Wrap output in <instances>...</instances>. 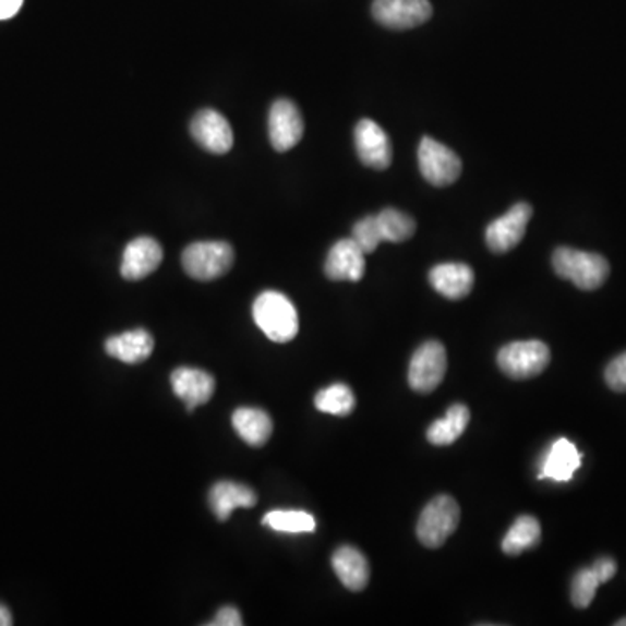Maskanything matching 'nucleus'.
Returning a JSON list of instances; mask_svg holds the SVG:
<instances>
[{
    "instance_id": "nucleus-26",
    "label": "nucleus",
    "mask_w": 626,
    "mask_h": 626,
    "mask_svg": "<svg viewBox=\"0 0 626 626\" xmlns=\"http://www.w3.org/2000/svg\"><path fill=\"white\" fill-rule=\"evenodd\" d=\"M263 526L274 529L277 532H289V534H300V532L315 531V519L309 511L303 510H274L263 517Z\"/></svg>"
},
{
    "instance_id": "nucleus-10",
    "label": "nucleus",
    "mask_w": 626,
    "mask_h": 626,
    "mask_svg": "<svg viewBox=\"0 0 626 626\" xmlns=\"http://www.w3.org/2000/svg\"><path fill=\"white\" fill-rule=\"evenodd\" d=\"M303 131L305 125L297 105L289 99H277L268 117V134L275 151L288 152L294 148L303 137Z\"/></svg>"
},
{
    "instance_id": "nucleus-14",
    "label": "nucleus",
    "mask_w": 626,
    "mask_h": 626,
    "mask_svg": "<svg viewBox=\"0 0 626 626\" xmlns=\"http://www.w3.org/2000/svg\"><path fill=\"white\" fill-rule=\"evenodd\" d=\"M324 272L330 280L359 282L365 274V253L353 239H341L330 248Z\"/></svg>"
},
{
    "instance_id": "nucleus-13",
    "label": "nucleus",
    "mask_w": 626,
    "mask_h": 626,
    "mask_svg": "<svg viewBox=\"0 0 626 626\" xmlns=\"http://www.w3.org/2000/svg\"><path fill=\"white\" fill-rule=\"evenodd\" d=\"M162 248L151 237H137L122 254L121 275L128 280H142L162 263Z\"/></svg>"
},
{
    "instance_id": "nucleus-6",
    "label": "nucleus",
    "mask_w": 626,
    "mask_h": 626,
    "mask_svg": "<svg viewBox=\"0 0 626 626\" xmlns=\"http://www.w3.org/2000/svg\"><path fill=\"white\" fill-rule=\"evenodd\" d=\"M420 171L430 185L449 186L461 177V160L449 146L425 136L418 148Z\"/></svg>"
},
{
    "instance_id": "nucleus-4",
    "label": "nucleus",
    "mask_w": 626,
    "mask_h": 626,
    "mask_svg": "<svg viewBox=\"0 0 626 626\" xmlns=\"http://www.w3.org/2000/svg\"><path fill=\"white\" fill-rule=\"evenodd\" d=\"M236 253L227 242H193L183 251L181 263L195 280H215L232 268Z\"/></svg>"
},
{
    "instance_id": "nucleus-20",
    "label": "nucleus",
    "mask_w": 626,
    "mask_h": 626,
    "mask_svg": "<svg viewBox=\"0 0 626 626\" xmlns=\"http://www.w3.org/2000/svg\"><path fill=\"white\" fill-rule=\"evenodd\" d=\"M154 336L146 329H133L107 339L105 350L108 356L124 364H140L154 352Z\"/></svg>"
},
{
    "instance_id": "nucleus-11",
    "label": "nucleus",
    "mask_w": 626,
    "mask_h": 626,
    "mask_svg": "<svg viewBox=\"0 0 626 626\" xmlns=\"http://www.w3.org/2000/svg\"><path fill=\"white\" fill-rule=\"evenodd\" d=\"M356 148L359 159L368 168L383 171L390 168L392 143L382 125L370 119H362L356 128Z\"/></svg>"
},
{
    "instance_id": "nucleus-30",
    "label": "nucleus",
    "mask_w": 626,
    "mask_h": 626,
    "mask_svg": "<svg viewBox=\"0 0 626 626\" xmlns=\"http://www.w3.org/2000/svg\"><path fill=\"white\" fill-rule=\"evenodd\" d=\"M241 613L233 605H225L216 613L215 619L209 623V626H241Z\"/></svg>"
},
{
    "instance_id": "nucleus-17",
    "label": "nucleus",
    "mask_w": 626,
    "mask_h": 626,
    "mask_svg": "<svg viewBox=\"0 0 626 626\" xmlns=\"http://www.w3.org/2000/svg\"><path fill=\"white\" fill-rule=\"evenodd\" d=\"M581 467V453L567 438H557L540 465V479L555 482H569Z\"/></svg>"
},
{
    "instance_id": "nucleus-1",
    "label": "nucleus",
    "mask_w": 626,
    "mask_h": 626,
    "mask_svg": "<svg viewBox=\"0 0 626 626\" xmlns=\"http://www.w3.org/2000/svg\"><path fill=\"white\" fill-rule=\"evenodd\" d=\"M253 318L266 338L275 344H288L297 338L300 318L297 309L282 292L265 291L256 298L253 305Z\"/></svg>"
},
{
    "instance_id": "nucleus-34",
    "label": "nucleus",
    "mask_w": 626,
    "mask_h": 626,
    "mask_svg": "<svg viewBox=\"0 0 626 626\" xmlns=\"http://www.w3.org/2000/svg\"><path fill=\"white\" fill-rule=\"evenodd\" d=\"M616 626H626V618L619 619V622H616Z\"/></svg>"
},
{
    "instance_id": "nucleus-18",
    "label": "nucleus",
    "mask_w": 626,
    "mask_h": 626,
    "mask_svg": "<svg viewBox=\"0 0 626 626\" xmlns=\"http://www.w3.org/2000/svg\"><path fill=\"white\" fill-rule=\"evenodd\" d=\"M330 563L339 581L350 592H362L370 583V564L361 550L348 545L339 546Z\"/></svg>"
},
{
    "instance_id": "nucleus-24",
    "label": "nucleus",
    "mask_w": 626,
    "mask_h": 626,
    "mask_svg": "<svg viewBox=\"0 0 626 626\" xmlns=\"http://www.w3.org/2000/svg\"><path fill=\"white\" fill-rule=\"evenodd\" d=\"M376 219L383 242L399 244V242L409 241L417 232L414 219L402 213V210L394 209V207H388V209L377 213Z\"/></svg>"
},
{
    "instance_id": "nucleus-2",
    "label": "nucleus",
    "mask_w": 626,
    "mask_h": 626,
    "mask_svg": "<svg viewBox=\"0 0 626 626\" xmlns=\"http://www.w3.org/2000/svg\"><path fill=\"white\" fill-rule=\"evenodd\" d=\"M552 265L561 279L570 280L583 291H595L610 277V263L604 256L573 248L555 250Z\"/></svg>"
},
{
    "instance_id": "nucleus-19",
    "label": "nucleus",
    "mask_w": 626,
    "mask_h": 626,
    "mask_svg": "<svg viewBox=\"0 0 626 626\" xmlns=\"http://www.w3.org/2000/svg\"><path fill=\"white\" fill-rule=\"evenodd\" d=\"M257 496L251 487L232 481L216 482L209 491V505L218 520L225 522L237 508H253Z\"/></svg>"
},
{
    "instance_id": "nucleus-25",
    "label": "nucleus",
    "mask_w": 626,
    "mask_h": 626,
    "mask_svg": "<svg viewBox=\"0 0 626 626\" xmlns=\"http://www.w3.org/2000/svg\"><path fill=\"white\" fill-rule=\"evenodd\" d=\"M315 408L326 414L348 417L356 409V395L350 390V386L335 383L315 395Z\"/></svg>"
},
{
    "instance_id": "nucleus-22",
    "label": "nucleus",
    "mask_w": 626,
    "mask_h": 626,
    "mask_svg": "<svg viewBox=\"0 0 626 626\" xmlns=\"http://www.w3.org/2000/svg\"><path fill=\"white\" fill-rule=\"evenodd\" d=\"M468 423H470V409L464 404H455L447 409L446 417L429 426L426 438L434 446H450L464 435Z\"/></svg>"
},
{
    "instance_id": "nucleus-27",
    "label": "nucleus",
    "mask_w": 626,
    "mask_h": 626,
    "mask_svg": "<svg viewBox=\"0 0 626 626\" xmlns=\"http://www.w3.org/2000/svg\"><path fill=\"white\" fill-rule=\"evenodd\" d=\"M601 579L592 567H583L576 573L570 583V601L578 610H587L595 599L597 588L601 587Z\"/></svg>"
},
{
    "instance_id": "nucleus-5",
    "label": "nucleus",
    "mask_w": 626,
    "mask_h": 626,
    "mask_svg": "<svg viewBox=\"0 0 626 626\" xmlns=\"http://www.w3.org/2000/svg\"><path fill=\"white\" fill-rule=\"evenodd\" d=\"M550 348L540 339L514 341L498 352L499 370L511 380H529L549 368Z\"/></svg>"
},
{
    "instance_id": "nucleus-8",
    "label": "nucleus",
    "mask_w": 626,
    "mask_h": 626,
    "mask_svg": "<svg viewBox=\"0 0 626 626\" xmlns=\"http://www.w3.org/2000/svg\"><path fill=\"white\" fill-rule=\"evenodd\" d=\"M532 218V207L528 202H519L505 215L494 219L485 228V242L493 253H508L522 241Z\"/></svg>"
},
{
    "instance_id": "nucleus-9",
    "label": "nucleus",
    "mask_w": 626,
    "mask_h": 626,
    "mask_svg": "<svg viewBox=\"0 0 626 626\" xmlns=\"http://www.w3.org/2000/svg\"><path fill=\"white\" fill-rule=\"evenodd\" d=\"M434 9L429 0H374L373 16L380 25L392 31H409L423 25Z\"/></svg>"
},
{
    "instance_id": "nucleus-31",
    "label": "nucleus",
    "mask_w": 626,
    "mask_h": 626,
    "mask_svg": "<svg viewBox=\"0 0 626 626\" xmlns=\"http://www.w3.org/2000/svg\"><path fill=\"white\" fill-rule=\"evenodd\" d=\"M592 569L595 570V575L601 579V583H607L611 578H614L616 570H618V564L611 557L597 558L593 563Z\"/></svg>"
},
{
    "instance_id": "nucleus-16",
    "label": "nucleus",
    "mask_w": 626,
    "mask_h": 626,
    "mask_svg": "<svg viewBox=\"0 0 626 626\" xmlns=\"http://www.w3.org/2000/svg\"><path fill=\"white\" fill-rule=\"evenodd\" d=\"M432 288L447 300H464L473 289L475 274L465 263H442L429 274Z\"/></svg>"
},
{
    "instance_id": "nucleus-28",
    "label": "nucleus",
    "mask_w": 626,
    "mask_h": 626,
    "mask_svg": "<svg viewBox=\"0 0 626 626\" xmlns=\"http://www.w3.org/2000/svg\"><path fill=\"white\" fill-rule=\"evenodd\" d=\"M352 239L365 254L374 253L377 245L383 242L376 215L365 216L361 221H357L356 227H353Z\"/></svg>"
},
{
    "instance_id": "nucleus-23",
    "label": "nucleus",
    "mask_w": 626,
    "mask_h": 626,
    "mask_svg": "<svg viewBox=\"0 0 626 626\" xmlns=\"http://www.w3.org/2000/svg\"><path fill=\"white\" fill-rule=\"evenodd\" d=\"M541 540V526L537 517L520 515L519 519L511 523L510 531L506 532L502 543V550L510 557H517L526 550L534 549Z\"/></svg>"
},
{
    "instance_id": "nucleus-7",
    "label": "nucleus",
    "mask_w": 626,
    "mask_h": 626,
    "mask_svg": "<svg viewBox=\"0 0 626 626\" xmlns=\"http://www.w3.org/2000/svg\"><path fill=\"white\" fill-rule=\"evenodd\" d=\"M447 353L441 341L430 339L418 348L409 364V386L418 394H432L446 376Z\"/></svg>"
},
{
    "instance_id": "nucleus-21",
    "label": "nucleus",
    "mask_w": 626,
    "mask_h": 626,
    "mask_svg": "<svg viewBox=\"0 0 626 626\" xmlns=\"http://www.w3.org/2000/svg\"><path fill=\"white\" fill-rule=\"evenodd\" d=\"M233 429L250 446H265L274 432V421L263 409L241 408L233 412Z\"/></svg>"
},
{
    "instance_id": "nucleus-33",
    "label": "nucleus",
    "mask_w": 626,
    "mask_h": 626,
    "mask_svg": "<svg viewBox=\"0 0 626 626\" xmlns=\"http://www.w3.org/2000/svg\"><path fill=\"white\" fill-rule=\"evenodd\" d=\"M13 625V614L5 607L4 604H0V626H11Z\"/></svg>"
},
{
    "instance_id": "nucleus-29",
    "label": "nucleus",
    "mask_w": 626,
    "mask_h": 626,
    "mask_svg": "<svg viewBox=\"0 0 626 626\" xmlns=\"http://www.w3.org/2000/svg\"><path fill=\"white\" fill-rule=\"evenodd\" d=\"M605 383L614 392H626V352L616 357L605 368Z\"/></svg>"
},
{
    "instance_id": "nucleus-3",
    "label": "nucleus",
    "mask_w": 626,
    "mask_h": 626,
    "mask_svg": "<svg viewBox=\"0 0 626 626\" xmlns=\"http://www.w3.org/2000/svg\"><path fill=\"white\" fill-rule=\"evenodd\" d=\"M461 519L458 502L449 494H438L421 511L417 534L426 549H441L455 534Z\"/></svg>"
},
{
    "instance_id": "nucleus-32",
    "label": "nucleus",
    "mask_w": 626,
    "mask_h": 626,
    "mask_svg": "<svg viewBox=\"0 0 626 626\" xmlns=\"http://www.w3.org/2000/svg\"><path fill=\"white\" fill-rule=\"evenodd\" d=\"M23 0H0V20H11L22 9Z\"/></svg>"
},
{
    "instance_id": "nucleus-15",
    "label": "nucleus",
    "mask_w": 626,
    "mask_h": 626,
    "mask_svg": "<svg viewBox=\"0 0 626 626\" xmlns=\"http://www.w3.org/2000/svg\"><path fill=\"white\" fill-rule=\"evenodd\" d=\"M172 392L185 402L189 412L207 404L215 394V377L202 370L178 368L171 374Z\"/></svg>"
},
{
    "instance_id": "nucleus-12",
    "label": "nucleus",
    "mask_w": 626,
    "mask_h": 626,
    "mask_svg": "<svg viewBox=\"0 0 626 626\" xmlns=\"http://www.w3.org/2000/svg\"><path fill=\"white\" fill-rule=\"evenodd\" d=\"M190 133L202 148L213 154H227L233 146L232 128L216 110H201L193 117Z\"/></svg>"
}]
</instances>
